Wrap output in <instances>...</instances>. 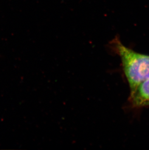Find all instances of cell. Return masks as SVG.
Here are the masks:
<instances>
[{"mask_svg": "<svg viewBox=\"0 0 149 150\" xmlns=\"http://www.w3.org/2000/svg\"><path fill=\"white\" fill-rule=\"evenodd\" d=\"M121 58L131 92L142 82L149 79V55L136 52L124 45L117 38L111 43Z\"/></svg>", "mask_w": 149, "mask_h": 150, "instance_id": "obj_1", "label": "cell"}, {"mask_svg": "<svg viewBox=\"0 0 149 150\" xmlns=\"http://www.w3.org/2000/svg\"><path fill=\"white\" fill-rule=\"evenodd\" d=\"M130 100L133 106L141 108L149 105V79L140 83L133 92Z\"/></svg>", "mask_w": 149, "mask_h": 150, "instance_id": "obj_2", "label": "cell"}]
</instances>
